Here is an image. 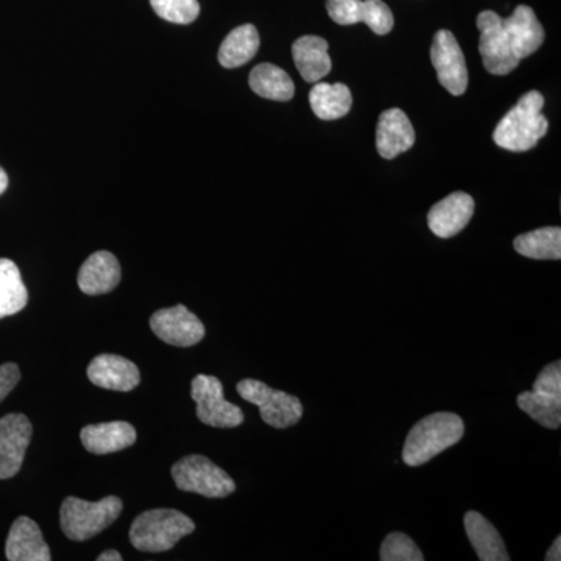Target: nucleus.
<instances>
[{"label":"nucleus","mask_w":561,"mask_h":561,"mask_svg":"<svg viewBox=\"0 0 561 561\" xmlns=\"http://www.w3.org/2000/svg\"><path fill=\"white\" fill-rule=\"evenodd\" d=\"M465 530L470 538L472 548L478 553V559L482 561H508L507 549H505L504 540L493 526L479 512H468L463 518Z\"/></svg>","instance_id":"22"},{"label":"nucleus","mask_w":561,"mask_h":561,"mask_svg":"<svg viewBox=\"0 0 561 561\" xmlns=\"http://www.w3.org/2000/svg\"><path fill=\"white\" fill-rule=\"evenodd\" d=\"M546 561H560L561 560V538L552 542L551 549L546 553Z\"/></svg>","instance_id":"31"},{"label":"nucleus","mask_w":561,"mask_h":561,"mask_svg":"<svg viewBox=\"0 0 561 561\" xmlns=\"http://www.w3.org/2000/svg\"><path fill=\"white\" fill-rule=\"evenodd\" d=\"M124 504L117 496L90 502L66 497L61 505V530L69 540L87 541L119 518Z\"/></svg>","instance_id":"4"},{"label":"nucleus","mask_w":561,"mask_h":561,"mask_svg":"<svg viewBox=\"0 0 561 561\" xmlns=\"http://www.w3.org/2000/svg\"><path fill=\"white\" fill-rule=\"evenodd\" d=\"M513 247L522 256L538 261H559L561 257V230L546 227L518 236Z\"/></svg>","instance_id":"27"},{"label":"nucleus","mask_w":561,"mask_h":561,"mask_svg":"<svg viewBox=\"0 0 561 561\" xmlns=\"http://www.w3.org/2000/svg\"><path fill=\"white\" fill-rule=\"evenodd\" d=\"M5 556L10 561H50L49 546L44 541L38 524L20 516L7 538Z\"/></svg>","instance_id":"18"},{"label":"nucleus","mask_w":561,"mask_h":561,"mask_svg":"<svg viewBox=\"0 0 561 561\" xmlns=\"http://www.w3.org/2000/svg\"><path fill=\"white\" fill-rule=\"evenodd\" d=\"M151 9L161 20L186 25L201 14L198 0H150Z\"/></svg>","instance_id":"28"},{"label":"nucleus","mask_w":561,"mask_h":561,"mask_svg":"<svg viewBox=\"0 0 561 561\" xmlns=\"http://www.w3.org/2000/svg\"><path fill=\"white\" fill-rule=\"evenodd\" d=\"M28 291L13 261L0 260V319L14 316L27 306Z\"/></svg>","instance_id":"26"},{"label":"nucleus","mask_w":561,"mask_h":561,"mask_svg":"<svg viewBox=\"0 0 561 561\" xmlns=\"http://www.w3.org/2000/svg\"><path fill=\"white\" fill-rule=\"evenodd\" d=\"M7 187H9V175H7V172L0 168V195L7 191Z\"/></svg>","instance_id":"33"},{"label":"nucleus","mask_w":561,"mask_h":561,"mask_svg":"<svg viewBox=\"0 0 561 561\" xmlns=\"http://www.w3.org/2000/svg\"><path fill=\"white\" fill-rule=\"evenodd\" d=\"M545 98L538 91L524 94L519 102L497 124L493 140L501 149L527 151L548 133L549 122L541 113Z\"/></svg>","instance_id":"2"},{"label":"nucleus","mask_w":561,"mask_h":561,"mask_svg":"<svg viewBox=\"0 0 561 561\" xmlns=\"http://www.w3.org/2000/svg\"><path fill=\"white\" fill-rule=\"evenodd\" d=\"M309 102L321 121H335L346 116L353 106L350 88L343 83H319L309 92Z\"/></svg>","instance_id":"23"},{"label":"nucleus","mask_w":561,"mask_h":561,"mask_svg":"<svg viewBox=\"0 0 561 561\" xmlns=\"http://www.w3.org/2000/svg\"><path fill=\"white\" fill-rule=\"evenodd\" d=\"M465 423L451 412L432 413L419 421L409 432L402 448V460L408 467H421L461 440Z\"/></svg>","instance_id":"1"},{"label":"nucleus","mask_w":561,"mask_h":561,"mask_svg":"<svg viewBox=\"0 0 561 561\" xmlns=\"http://www.w3.org/2000/svg\"><path fill=\"white\" fill-rule=\"evenodd\" d=\"M150 328L162 342L180 348L197 345L206 334L202 320L183 305L154 312Z\"/></svg>","instance_id":"11"},{"label":"nucleus","mask_w":561,"mask_h":561,"mask_svg":"<svg viewBox=\"0 0 561 561\" xmlns=\"http://www.w3.org/2000/svg\"><path fill=\"white\" fill-rule=\"evenodd\" d=\"M327 9L331 20L339 25L364 22L376 35L393 31V13L382 0H328Z\"/></svg>","instance_id":"13"},{"label":"nucleus","mask_w":561,"mask_h":561,"mask_svg":"<svg viewBox=\"0 0 561 561\" xmlns=\"http://www.w3.org/2000/svg\"><path fill=\"white\" fill-rule=\"evenodd\" d=\"M121 276L117 257L110 251H98L81 265L77 283L83 294L103 295L119 286Z\"/></svg>","instance_id":"20"},{"label":"nucleus","mask_w":561,"mask_h":561,"mask_svg":"<svg viewBox=\"0 0 561 561\" xmlns=\"http://www.w3.org/2000/svg\"><path fill=\"white\" fill-rule=\"evenodd\" d=\"M516 404L531 420L548 430H559L561 424V362L546 365L530 391H523Z\"/></svg>","instance_id":"5"},{"label":"nucleus","mask_w":561,"mask_h":561,"mask_svg":"<svg viewBox=\"0 0 561 561\" xmlns=\"http://www.w3.org/2000/svg\"><path fill=\"white\" fill-rule=\"evenodd\" d=\"M176 489L205 497H227L236 491V483L227 471L205 456H187L172 467Z\"/></svg>","instance_id":"6"},{"label":"nucleus","mask_w":561,"mask_h":561,"mask_svg":"<svg viewBox=\"0 0 561 561\" xmlns=\"http://www.w3.org/2000/svg\"><path fill=\"white\" fill-rule=\"evenodd\" d=\"M238 393L243 400L257 405L262 421L276 430L295 426L305 413L297 397L286 391L273 390L267 383L256 379H243L239 382Z\"/></svg>","instance_id":"7"},{"label":"nucleus","mask_w":561,"mask_h":561,"mask_svg":"<svg viewBox=\"0 0 561 561\" xmlns=\"http://www.w3.org/2000/svg\"><path fill=\"white\" fill-rule=\"evenodd\" d=\"M191 397L197 404V419L206 426L232 430L241 426L245 420L239 405L225 400L224 386L216 376H195Z\"/></svg>","instance_id":"8"},{"label":"nucleus","mask_w":561,"mask_h":561,"mask_svg":"<svg viewBox=\"0 0 561 561\" xmlns=\"http://www.w3.org/2000/svg\"><path fill=\"white\" fill-rule=\"evenodd\" d=\"M195 530L190 516L173 508H154L140 513L131 524L130 541L138 551L165 552Z\"/></svg>","instance_id":"3"},{"label":"nucleus","mask_w":561,"mask_h":561,"mask_svg":"<svg viewBox=\"0 0 561 561\" xmlns=\"http://www.w3.org/2000/svg\"><path fill=\"white\" fill-rule=\"evenodd\" d=\"M478 28L481 32L479 51L482 55L483 66L490 73L507 76L518 68L519 60L513 55L500 14L490 10L482 11L478 16Z\"/></svg>","instance_id":"9"},{"label":"nucleus","mask_w":561,"mask_h":561,"mask_svg":"<svg viewBox=\"0 0 561 561\" xmlns=\"http://www.w3.org/2000/svg\"><path fill=\"white\" fill-rule=\"evenodd\" d=\"M136 430L125 421H111V423L90 424L80 432L81 443L87 451L95 456L119 453L130 448L136 442Z\"/></svg>","instance_id":"19"},{"label":"nucleus","mask_w":561,"mask_h":561,"mask_svg":"<svg viewBox=\"0 0 561 561\" xmlns=\"http://www.w3.org/2000/svg\"><path fill=\"white\" fill-rule=\"evenodd\" d=\"M474 206L471 195L454 192L437 205L432 206L427 214V225L437 238H454L470 224Z\"/></svg>","instance_id":"14"},{"label":"nucleus","mask_w":561,"mask_h":561,"mask_svg":"<svg viewBox=\"0 0 561 561\" xmlns=\"http://www.w3.org/2000/svg\"><path fill=\"white\" fill-rule=\"evenodd\" d=\"M260 33L251 24L241 25L234 28L224 39L219 49V62L224 68H241L253 60L254 55L260 50Z\"/></svg>","instance_id":"25"},{"label":"nucleus","mask_w":561,"mask_h":561,"mask_svg":"<svg viewBox=\"0 0 561 561\" xmlns=\"http://www.w3.org/2000/svg\"><path fill=\"white\" fill-rule=\"evenodd\" d=\"M431 60L437 70L438 81L453 95L465 94L468 88V68L456 36L449 31L435 33Z\"/></svg>","instance_id":"10"},{"label":"nucleus","mask_w":561,"mask_h":561,"mask_svg":"<svg viewBox=\"0 0 561 561\" xmlns=\"http://www.w3.org/2000/svg\"><path fill=\"white\" fill-rule=\"evenodd\" d=\"M33 426L22 413H10L0 420V479L14 478L21 471L31 445Z\"/></svg>","instance_id":"12"},{"label":"nucleus","mask_w":561,"mask_h":561,"mask_svg":"<svg viewBox=\"0 0 561 561\" xmlns=\"http://www.w3.org/2000/svg\"><path fill=\"white\" fill-rule=\"evenodd\" d=\"M415 144V130L404 111L391 108L383 111L376 130V147L386 160L411 150Z\"/></svg>","instance_id":"17"},{"label":"nucleus","mask_w":561,"mask_h":561,"mask_svg":"<svg viewBox=\"0 0 561 561\" xmlns=\"http://www.w3.org/2000/svg\"><path fill=\"white\" fill-rule=\"evenodd\" d=\"M20 381L21 371L16 364L0 365V402L9 397Z\"/></svg>","instance_id":"30"},{"label":"nucleus","mask_w":561,"mask_h":561,"mask_svg":"<svg viewBox=\"0 0 561 561\" xmlns=\"http://www.w3.org/2000/svg\"><path fill=\"white\" fill-rule=\"evenodd\" d=\"M249 81L254 94L268 101L289 102L295 95V84L289 73L271 62H262L251 70Z\"/></svg>","instance_id":"24"},{"label":"nucleus","mask_w":561,"mask_h":561,"mask_svg":"<svg viewBox=\"0 0 561 561\" xmlns=\"http://www.w3.org/2000/svg\"><path fill=\"white\" fill-rule=\"evenodd\" d=\"M122 556L117 551H113V549H110V551H105L101 553V556L98 557V561H121Z\"/></svg>","instance_id":"32"},{"label":"nucleus","mask_w":561,"mask_h":561,"mask_svg":"<svg viewBox=\"0 0 561 561\" xmlns=\"http://www.w3.org/2000/svg\"><path fill=\"white\" fill-rule=\"evenodd\" d=\"M330 46L320 36H301L291 46L295 66L302 79L308 83H317L328 76L332 69Z\"/></svg>","instance_id":"21"},{"label":"nucleus","mask_w":561,"mask_h":561,"mask_svg":"<svg viewBox=\"0 0 561 561\" xmlns=\"http://www.w3.org/2000/svg\"><path fill=\"white\" fill-rule=\"evenodd\" d=\"M88 378L105 390L131 391L139 386L140 373L135 362L116 354H101L91 360Z\"/></svg>","instance_id":"15"},{"label":"nucleus","mask_w":561,"mask_h":561,"mask_svg":"<svg viewBox=\"0 0 561 561\" xmlns=\"http://www.w3.org/2000/svg\"><path fill=\"white\" fill-rule=\"evenodd\" d=\"M382 561H423V552L409 535L391 531L387 535L379 552Z\"/></svg>","instance_id":"29"},{"label":"nucleus","mask_w":561,"mask_h":561,"mask_svg":"<svg viewBox=\"0 0 561 561\" xmlns=\"http://www.w3.org/2000/svg\"><path fill=\"white\" fill-rule=\"evenodd\" d=\"M502 25L511 43L513 55L519 61L530 57L545 43V28L530 7L519 5L513 11L511 18L502 20Z\"/></svg>","instance_id":"16"}]
</instances>
